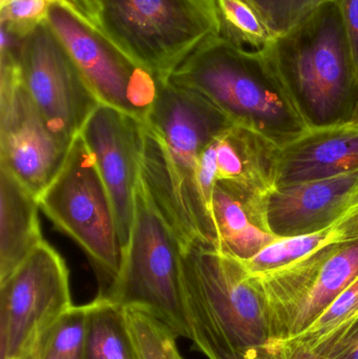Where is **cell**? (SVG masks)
Here are the masks:
<instances>
[{
  "label": "cell",
  "mask_w": 358,
  "mask_h": 359,
  "mask_svg": "<svg viewBox=\"0 0 358 359\" xmlns=\"http://www.w3.org/2000/svg\"><path fill=\"white\" fill-rule=\"evenodd\" d=\"M170 81L279 147L311 130L265 50H247L219 36L195 50Z\"/></svg>",
  "instance_id": "cell-1"
},
{
  "label": "cell",
  "mask_w": 358,
  "mask_h": 359,
  "mask_svg": "<svg viewBox=\"0 0 358 359\" xmlns=\"http://www.w3.org/2000/svg\"><path fill=\"white\" fill-rule=\"evenodd\" d=\"M265 50L311 130L354 120L358 69L336 0Z\"/></svg>",
  "instance_id": "cell-2"
},
{
  "label": "cell",
  "mask_w": 358,
  "mask_h": 359,
  "mask_svg": "<svg viewBox=\"0 0 358 359\" xmlns=\"http://www.w3.org/2000/svg\"><path fill=\"white\" fill-rule=\"evenodd\" d=\"M193 339L243 353L270 339L262 291L239 259L197 243L181 253Z\"/></svg>",
  "instance_id": "cell-3"
},
{
  "label": "cell",
  "mask_w": 358,
  "mask_h": 359,
  "mask_svg": "<svg viewBox=\"0 0 358 359\" xmlns=\"http://www.w3.org/2000/svg\"><path fill=\"white\" fill-rule=\"evenodd\" d=\"M96 27L160 81L221 36L216 0H98Z\"/></svg>",
  "instance_id": "cell-4"
},
{
  "label": "cell",
  "mask_w": 358,
  "mask_h": 359,
  "mask_svg": "<svg viewBox=\"0 0 358 359\" xmlns=\"http://www.w3.org/2000/svg\"><path fill=\"white\" fill-rule=\"evenodd\" d=\"M182 247L149 198L140 180L130 240L119 274L107 297L122 307H139L193 339L182 278Z\"/></svg>",
  "instance_id": "cell-5"
},
{
  "label": "cell",
  "mask_w": 358,
  "mask_h": 359,
  "mask_svg": "<svg viewBox=\"0 0 358 359\" xmlns=\"http://www.w3.org/2000/svg\"><path fill=\"white\" fill-rule=\"evenodd\" d=\"M38 202L53 224L83 249L109 280V291L121 268V241L111 196L81 135L74 139L60 170Z\"/></svg>",
  "instance_id": "cell-6"
},
{
  "label": "cell",
  "mask_w": 358,
  "mask_h": 359,
  "mask_svg": "<svg viewBox=\"0 0 358 359\" xmlns=\"http://www.w3.org/2000/svg\"><path fill=\"white\" fill-rule=\"evenodd\" d=\"M46 22L101 104L145 122L162 82L120 48L67 0H56Z\"/></svg>",
  "instance_id": "cell-7"
},
{
  "label": "cell",
  "mask_w": 358,
  "mask_h": 359,
  "mask_svg": "<svg viewBox=\"0 0 358 359\" xmlns=\"http://www.w3.org/2000/svg\"><path fill=\"white\" fill-rule=\"evenodd\" d=\"M252 278L266 302L270 339H291L307 330L357 280L358 238L326 245Z\"/></svg>",
  "instance_id": "cell-8"
},
{
  "label": "cell",
  "mask_w": 358,
  "mask_h": 359,
  "mask_svg": "<svg viewBox=\"0 0 358 359\" xmlns=\"http://www.w3.org/2000/svg\"><path fill=\"white\" fill-rule=\"evenodd\" d=\"M145 123L159 139L162 160L202 236L212 219L197 182L200 157L208 144L233 122L198 93L163 81Z\"/></svg>",
  "instance_id": "cell-9"
},
{
  "label": "cell",
  "mask_w": 358,
  "mask_h": 359,
  "mask_svg": "<svg viewBox=\"0 0 358 359\" xmlns=\"http://www.w3.org/2000/svg\"><path fill=\"white\" fill-rule=\"evenodd\" d=\"M67 264L48 243L0 283V359H27L73 307Z\"/></svg>",
  "instance_id": "cell-10"
},
{
  "label": "cell",
  "mask_w": 358,
  "mask_h": 359,
  "mask_svg": "<svg viewBox=\"0 0 358 359\" xmlns=\"http://www.w3.org/2000/svg\"><path fill=\"white\" fill-rule=\"evenodd\" d=\"M21 79L18 50L0 46V164L39 196L67 158Z\"/></svg>",
  "instance_id": "cell-11"
},
{
  "label": "cell",
  "mask_w": 358,
  "mask_h": 359,
  "mask_svg": "<svg viewBox=\"0 0 358 359\" xmlns=\"http://www.w3.org/2000/svg\"><path fill=\"white\" fill-rule=\"evenodd\" d=\"M18 60L34 102L52 132L71 147L100 101L46 20L23 38Z\"/></svg>",
  "instance_id": "cell-12"
},
{
  "label": "cell",
  "mask_w": 358,
  "mask_h": 359,
  "mask_svg": "<svg viewBox=\"0 0 358 359\" xmlns=\"http://www.w3.org/2000/svg\"><path fill=\"white\" fill-rule=\"evenodd\" d=\"M111 196L122 252L130 240L141 180L145 122L99 104L80 132Z\"/></svg>",
  "instance_id": "cell-13"
},
{
  "label": "cell",
  "mask_w": 358,
  "mask_h": 359,
  "mask_svg": "<svg viewBox=\"0 0 358 359\" xmlns=\"http://www.w3.org/2000/svg\"><path fill=\"white\" fill-rule=\"evenodd\" d=\"M358 209V170L330 178L277 186L250 208L252 219L277 238L325 229Z\"/></svg>",
  "instance_id": "cell-14"
},
{
  "label": "cell",
  "mask_w": 358,
  "mask_h": 359,
  "mask_svg": "<svg viewBox=\"0 0 358 359\" xmlns=\"http://www.w3.org/2000/svg\"><path fill=\"white\" fill-rule=\"evenodd\" d=\"M281 147L256 130L231 124L214 137L201 154L197 182L206 203L212 202L216 182H224L250 205L277 187Z\"/></svg>",
  "instance_id": "cell-15"
},
{
  "label": "cell",
  "mask_w": 358,
  "mask_h": 359,
  "mask_svg": "<svg viewBox=\"0 0 358 359\" xmlns=\"http://www.w3.org/2000/svg\"><path fill=\"white\" fill-rule=\"evenodd\" d=\"M358 170V121L313 128L281 147L277 186L330 178Z\"/></svg>",
  "instance_id": "cell-16"
},
{
  "label": "cell",
  "mask_w": 358,
  "mask_h": 359,
  "mask_svg": "<svg viewBox=\"0 0 358 359\" xmlns=\"http://www.w3.org/2000/svg\"><path fill=\"white\" fill-rule=\"evenodd\" d=\"M38 196L0 164V283L43 242Z\"/></svg>",
  "instance_id": "cell-17"
},
{
  "label": "cell",
  "mask_w": 358,
  "mask_h": 359,
  "mask_svg": "<svg viewBox=\"0 0 358 359\" xmlns=\"http://www.w3.org/2000/svg\"><path fill=\"white\" fill-rule=\"evenodd\" d=\"M212 213L216 233L214 248L247 262L279 238L263 230L252 219L247 198L224 182L214 185Z\"/></svg>",
  "instance_id": "cell-18"
},
{
  "label": "cell",
  "mask_w": 358,
  "mask_h": 359,
  "mask_svg": "<svg viewBox=\"0 0 358 359\" xmlns=\"http://www.w3.org/2000/svg\"><path fill=\"white\" fill-rule=\"evenodd\" d=\"M357 238L358 209L319 231L279 238L249 261L242 263L252 276H260L285 267L326 245Z\"/></svg>",
  "instance_id": "cell-19"
},
{
  "label": "cell",
  "mask_w": 358,
  "mask_h": 359,
  "mask_svg": "<svg viewBox=\"0 0 358 359\" xmlns=\"http://www.w3.org/2000/svg\"><path fill=\"white\" fill-rule=\"evenodd\" d=\"M83 359H138L124 308L107 297L88 304Z\"/></svg>",
  "instance_id": "cell-20"
},
{
  "label": "cell",
  "mask_w": 358,
  "mask_h": 359,
  "mask_svg": "<svg viewBox=\"0 0 358 359\" xmlns=\"http://www.w3.org/2000/svg\"><path fill=\"white\" fill-rule=\"evenodd\" d=\"M221 36L237 46L264 50L277 39L262 14L248 0H216Z\"/></svg>",
  "instance_id": "cell-21"
},
{
  "label": "cell",
  "mask_w": 358,
  "mask_h": 359,
  "mask_svg": "<svg viewBox=\"0 0 358 359\" xmlns=\"http://www.w3.org/2000/svg\"><path fill=\"white\" fill-rule=\"evenodd\" d=\"M88 305L73 306L41 337L27 359H83Z\"/></svg>",
  "instance_id": "cell-22"
},
{
  "label": "cell",
  "mask_w": 358,
  "mask_h": 359,
  "mask_svg": "<svg viewBox=\"0 0 358 359\" xmlns=\"http://www.w3.org/2000/svg\"><path fill=\"white\" fill-rule=\"evenodd\" d=\"M123 308L138 359H184L167 325L142 308Z\"/></svg>",
  "instance_id": "cell-23"
},
{
  "label": "cell",
  "mask_w": 358,
  "mask_h": 359,
  "mask_svg": "<svg viewBox=\"0 0 358 359\" xmlns=\"http://www.w3.org/2000/svg\"><path fill=\"white\" fill-rule=\"evenodd\" d=\"M277 37L285 35L330 0H248Z\"/></svg>",
  "instance_id": "cell-24"
},
{
  "label": "cell",
  "mask_w": 358,
  "mask_h": 359,
  "mask_svg": "<svg viewBox=\"0 0 358 359\" xmlns=\"http://www.w3.org/2000/svg\"><path fill=\"white\" fill-rule=\"evenodd\" d=\"M56 0H0V27L19 38H25L46 20Z\"/></svg>",
  "instance_id": "cell-25"
},
{
  "label": "cell",
  "mask_w": 358,
  "mask_h": 359,
  "mask_svg": "<svg viewBox=\"0 0 358 359\" xmlns=\"http://www.w3.org/2000/svg\"><path fill=\"white\" fill-rule=\"evenodd\" d=\"M358 314V278L317 318L307 330L296 335L303 341L319 339Z\"/></svg>",
  "instance_id": "cell-26"
},
{
  "label": "cell",
  "mask_w": 358,
  "mask_h": 359,
  "mask_svg": "<svg viewBox=\"0 0 358 359\" xmlns=\"http://www.w3.org/2000/svg\"><path fill=\"white\" fill-rule=\"evenodd\" d=\"M300 341L329 358L358 359V314L319 339Z\"/></svg>",
  "instance_id": "cell-27"
},
{
  "label": "cell",
  "mask_w": 358,
  "mask_h": 359,
  "mask_svg": "<svg viewBox=\"0 0 358 359\" xmlns=\"http://www.w3.org/2000/svg\"><path fill=\"white\" fill-rule=\"evenodd\" d=\"M241 354L248 359H332L319 353L296 337L270 339L264 345Z\"/></svg>",
  "instance_id": "cell-28"
},
{
  "label": "cell",
  "mask_w": 358,
  "mask_h": 359,
  "mask_svg": "<svg viewBox=\"0 0 358 359\" xmlns=\"http://www.w3.org/2000/svg\"><path fill=\"white\" fill-rule=\"evenodd\" d=\"M336 2L358 69V0H336Z\"/></svg>",
  "instance_id": "cell-29"
},
{
  "label": "cell",
  "mask_w": 358,
  "mask_h": 359,
  "mask_svg": "<svg viewBox=\"0 0 358 359\" xmlns=\"http://www.w3.org/2000/svg\"><path fill=\"white\" fill-rule=\"evenodd\" d=\"M193 343L195 349L203 353L208 359H248L241 353L222 349L203 339H195Z\"/></svg>",
  "instance_id": "cell-30"
},
{
  "label": "cell",
  "mask_w": 358,
  "mask_h": 359,
  "mask_svg": "<svg viewBox=\"0 0 358 359\" xmlns=\"http://www.w3.org/2000/svg\"><path fill=\"white\" fill-rule=\"evenodd\" d=\"M74 8H77L90 22L97 25L98 17V0H67Z\"/></svg>",
  "instance_id": "cell-31"
},
{
  "label": "cell",
  "mask_w": 358,
  "mask_h": 359,
  "mask_svg": "<svg viewBox=\"0 0 358 359\" xmlns=\"http://www.w3.org/2000/svg\"><path fill=\"white\" fill-rule=\"evenodd\" d=\"M353 121H358V109H357V115H355V118H354V120H353Z\"/></svg>",
  "instance_id": "cell-32"
}]
</instances>
